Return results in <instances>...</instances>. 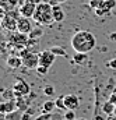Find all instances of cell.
Masks as SVG:
<instances>
[{"mask_svg": "<svg viewBox=\"0 0 116 120\" xmlns=\"http://www.w3.org/2000/svg\"><path fill=\"white\" fill-rule=\"evenodd\" d=\"M97 45L95 36L89 31H78L71 38V48L78 53H89Z\"/></svg>", "mask_w": 116, "mask_h": 120, "instance_id": "1", "label": "cell"}, {"mask_svg": "<svg viewBox=\"0 0 116 120\" xmlns=\"http://www.w3.org/2000/svg\"><path fill=\"white\" fill-rule=\"evenodd\" d=\"M34 21L39 25H50L53 20V6L49 1H43L36 4V10L32 15Z\"/></svg>", "mask_w": 116, "mask_h": 120, "instance_id": "2", "label": "cell"}, {"mask_svg": "<svg viewBox=\"0 0 116 120\" xmlns=\"http://www.w3.org/2000/svg\"><path fill=\"white\" fill-rule=\"evenodd\" d=\"M20 56L23 59V66L29 70H36L39 66V53H34L29 48H24L20 50Z\"/></svg>", "mask_w": 116, "mask_h": 120, "instance_id": "3", "label": "cell"}, {"mask_svg": "<svg viewBox=\"0 0 116 120\" xmlns=\"http://www.w3.org/2000/svg\"><path fill=\"white\" fill-rule=\"evenodd\" d=\"M28 39H29V35H27V34H21V32L15 31V32H10L8 43H10L14 49H20V50H21V49L27 48Z\"/></svg>", "mask_w": 116, "mask_h": 120, "instance_id": "4", "label": "cell"}, {"mask_svg": "<svg viewBox=\"0 0 116 120\" xmlns=\"http://www.w3.org/2000/svg\"><path fill=\"white\" fill-rule=\"evenodd\" d=\"M13 90H14V94H15L17 98H20V96H27V95L31 94L29 84L25 80H23V78H17V81H15L14 85H13Z\"/></svg>", "mask_w": 116, "mask_h": 120, "instance_id": "5", "label": "cell"}, {"mask_svg": "<svg viewBox=\"0 0 116 120\" xmlns=\"http://www.w3.org/2000/svg\"><path fill=\"white\" fill-rule=\"evenodd\" d=\"M17 22H18V18H15V17L11 15L10 13H4L3 20H1V27H3V30L8 31V32H15V31H17Z\"/></svg>", "mask_w": 116, "mask_h": 120, "instance_id": "6", "label": "cell"}, {"mask_svg": "<svg viewBox=\"0 0 116 120\" xmlns=\"http://www.w3.org/2000/svg\"><path fill=\"white\" fill-rule=\"evenodd\" d=\"M56 55L49 49V50H43V52H41L39 53V66H43V67H50L53 63H55V60H56Z\"/></svg>", "mask_w": 116, "mask_h": 120, "instance_id": "7", "label": "cell"}, {"mask_svg": "<svg viewBox=\"0 0 116 120\" xmlns=\"http://www.w3.org/2000/svg\"><path fill=\"white\" fill-rule=\"evenodd\" d=\"M32 22H31V20H29L28 17H20L18 18V22H17V31L18 32H21V34H27L29 35L31 32H32Z\"/></svg>", "mask_w": 116, "mask_h": 120, "instance_id": "8", "label": "cell"}, {"mask_svg": "<svg viewBox=\"0 0 116 120\" xmlns=\"http://www.w3.org/2000/svg\"><path fill=\"white\" fill-rule=\"evenodd\" d=\"M35 10H36V3L29 1V0H27V1H25L23 6H20V8H18L20 14H21L23 17H28V18H32Z\"/></svg>", "mask_w": 116, "mask_h": 120, "instance_id": "9", "label": "cell"}, {"mask_svg": "<svg viewBox=\"0 0 116 120\" xmlns=\"http://www.w3.org/2000/svg\"><path fill=\"white\" fill-rule=\"evenodd\" d=\"M18 110V103H17V98L15 99H10V101H4L0 103V113H13Z\"/></svg>", "mask_w": 116, "mask_h": 120, "instance_id": "10", "label": "cell"}, {"mask_svg": "<svg viewBox=\"0 0 116 120\" xmlns=\"http://www.w3.org/2000/svg\"><path fill=\"white\" fill-rule=\"evenodd\" d=\"M115 6H116V0H104L102 4H101V7L97 8V10H94V11H95V14H97L98 17H102V15L108 14Z\"/></svg>", "mask_w": 116, "mask_h": 120, "instance_id": "11", "label": "cell"}, {"mask_svg": "<svg viewBox=\"0 0 116 120\" xmlns=\"http://www.w3.org/2000/svg\"><path fill=\"white\" fill-rule=\"evenodd\" d=\"M64 103H66V109L67 110H76L80 106V99H78L77 95L69 94V95H64Z\"/></svg>", "mask_w": 116, "mask_h": 120, "instance_id": "12", "label": "cell"}, {"mask_svg": "<svg viewBox=\"0 0 116 120\" xmlns=\"http://www.w3.org/2000/svg\"><path fill=\"white\" fill-rule=\"evenodd\" d=\"M6 63H7V66H8L10 68L17 70V68H20V67L23 66V59H21V56L10 55V56L7 57V60H6Z\"/></svg>", "mask_w": 116, "mask_h": 120, "instance_id": "13", "label": "cell"}, {"mask_svg": "<svg viewBox=\"0 0 116 120\" xmlns=\"http://www.w3.org/2000/svg\"><path fill=\"white\" fill-rule=\"evenodd\" d=\"M64 17H66V14H64L63 8L59 4L53 6V20H55V22H62L64 20Z\"/></svg>", "mask_w": 116, "mask_h": 120, "instance_id": "14", "label": "cell"}, {"mask_svg": "<svg viewBox=\"0 0 116 120\" xmlns=\"http://www.w3.org/2000/svg\"><path fill=\"white\" fill-rule=\"evenodd\" d=\"M18 1H20V0H1L0 3H1L3 11H4V13H8V11H11V10L15 8V6L18 4Z\"/></svg>", "mask_w": 116, "mask_h": 120, "instance_id": "15", "label": "cell"}, {"mask_svg": "<svg viewBox=\"0 0 116 120\" xmlns=\"http://www.w3.org/2000/svg\"><path fill=\"white\" fill-rule=\"evenodd\" d=\"M17 103H18V110L21 112H27L29 108V99H27L25 96H20L17 98Z\"/></svg>", "mask_w": 116, "mask_h": 120, "instance_id": "16", "label": "cell"}, {"mask_svg": "<svg viewBox=\"0 0 116 120\" xmlns=\"http://www.w3.org/2000/svg\"><path fill=\"white\" fill-rule=\"evenodd\" d=\"M115 108H116V105H113L111 101H106V102L102 105V112L106 113L108 116H112L113 112H115Z\"/></svg>", "mask_w": 116, "mask_h": 120, "instance_id": "17", "label": "cell"}, {"mask_svg": "<svg viewBox=\"0 0 116 120\" xmlns=\"http://www.w3.org/2000/svg\"><path fill=\"white\" fill-rule=\"evenodd\" d=\"M55 108H56V102H55V101H46V102H43V105H42V112H45V113H52Z\"/></svg>", "mask_w": 116, "mask_h": 120, "instance_id": "18", "label": "cell"}, {"mask_svg": "<svg viewBox=\"0 0 116 120\" xmlns=\"http://www.w3.org/2000/svg\"><path fill=\"white\" fill-rule=\"evenodd\" d=\"M1 98H3L4 101L15 99L17 96H15V94H14V90H13V87H11V88H8V90H1Z\"/></svg>", "mask_w": 116, "mask_h": 120, "instance_id": "19", "label": "cell"}, {"mask_svg": "<svg viewBox=\"0 0 116 120\" xmlns=\"http://www.w3.org/2000/svg\"><path fill=\"white\" fill-rule=\"evenodd\" d=\"M87 55L88 53H78V52H76L74 57H73V61L77 63V64H84L87 61Z\"/></svg>", "mask_w": 116, "mask_h": 120, "instance_id": "20", "label": "cell"}, {"mask_svg": "<svg viewBox=\"0 0 116 120\" xmlns=\"http://www.w3.org/2000/svg\"><path fill=\"white\" fill-rule=\"evenodd\" d=\"M50 50H52L58 57H67V52L64 50V48H63V46H53Z\"/></svg>", "mask_w": 116, "mask_h": 120, "instance_id": "21", "label": "cell"}, {"mask_svg": "<svg viewBox=\"0 0 116 120\" xmlns=\"http://www.w3.org/2000/svg\"><path fill=\"white\" fill-rule=\"evenodd\" d=\"M21 116H23V112L21 110H15L13 113H7L4 120H21Z\"/></svg>", "mask_w": 116, "mask_h": 120, "instance_id": "22", "label": "cell"}, {"mask_svg": "<svg viewBox=\"0 0 116 120\" xmlns=\"http://www.w3.org/2000/svg\"><path fill=\"white\" fill-rule=\"evenodd\" d=\"M55 102H56V108L58 109H60V110H67L66 109V103H64V96H59Z\"/></svg>", "mask_w": 116, "mask_h": 120, "instance_id": "23", "label": "cell"}, {"mask_svg": "<svg viewBox=\"0 0 116 120\" xmlns=\"http://www.w3.org/2000/svg\"><path fill=\"white\" fill-rule=\"evenodd\" d=\"M102 1H104V0H89V7H91L92 10H97V8L101 7Z\"/></svg>", "mask_w": 116, "mask_h": 120, "instance_id": "24", "label": "cell"}, {"mask_svg": "<svg viewBox=\"0 0 116 120\" xmlns=\"http://www.w3.org/2000/svg\"><path fill=\"white\" fill-rule=\"evenodd\" d=\"M43 94L48 95V96H52V95H55V88L52 85H45L43 87Z\"/></svg>", "mask_w": 116, "mask_h": 120, "instance_id": "25", "label": "cell"}, {"mask_svg": "<svg viewBox=\"0 0 116 120\" xmlns=\"http://www.w3.org/2000/svg\"><path fill=\"white\" fill-rule=\"evenodd\" d=\"M64 120H76V113H74V110H66V113H64Z\"/></svg>", "mask_w": 116, "mask_h": 120, "instance_id": "26", "label": "cell"}, {"mask_svg": "<svg viewBox=\"0 0 116 120\" xmlns=\"http://www.w3.org/2000/svg\"><path fill=\"white\" fill-rule=\"evenodd\" d=\"M35 71H36L38 74H41V75H46L48 71H49V68H48V67H43V66H38Z\"/></svg>", "mask_w": 116, "mask_h": 120, "instance_id": "27", "label": "cell"}, {"mask_svg": "<svg viewBox=\"0 0 116 120\" xmlns=\"http://www.w3.org/2000/svg\"><path fill=\"white\" fill-rule=\"evenodd\" d=\"M35 120H52V113H45V112H42V115H39Z\"/></svg>", "mask_w": 116, "mask_h": 120, "instance_id": "28", "label": "cell"}, {"mask_svg": "<svg viewBox=\"0 0 116 120\" xmlns=\"http://www.w3.org/2000/svg\"><path fill=\"white\" fill-rule=\"evenodd\" d=\"M42 35V30H32V32L29 34V38H39Z\"/></svg>", "mask_w": 116, "mask_h": 120, "instance_id": "29", "label": "cell"}, {"mask_svg": "<svg viewBox=\"0 0 116 120\" xmlns=\"http://www.w3.org/2000/svg\"><path fill=\"white\" fill-rule=\"evenodd\" d=\"M106 66H108V67H111V68H113V70H116V59H112V60H109Z\"/></svg>", "mask_w": 116, "mask_h": 120, "instance_id": "30", "label": "cell"}, {"mask_svg": "<svg viewBox=\"0 0 116 120\" xmlns=\"http://www.w3.org/2000/svg\"><path fill=\"white\" fill-rule=\"evenodd\" d=\"M21 120H31V113H28V112H23Z\"/></svg>", "mask_w": 116, "mask_h": 120, "instance_id": "31", "label": "cell"}, {"mask_svg": "<svg viewBox=\"0 0 116 120\" xmlns=\"http://www.w3.org/2000/svg\"><path fill=\"white\" fill-rule=\"evenodd\" d=\"M64 1H67V0H49V3H50L52 6H56V4H62V3H64Z\"/></svg>", "mask_w": 116, "mask_h": 120, "instance_id": "32", "label": "cell"}, {"mask_svg": "<svg viewBox=\"0 0 116 120\" xmlns=\"http://www.w3.org/2000/svg\"><path fill=\"white\" fill-rule=\"evenodd\" d=\"M109 101H111L113 105H116V91H115V92H112V95L109 96Z\"/></svg>", "mask_w": 116, "mask_h": 120, "instance_id": "33", "label": "cell"}, {"mask_svg": "<svg viewBox=\"0 0 116 120\" xmlns=\"http://www.w3.org/2000/svg\"><path fill=\"white\" fill-rule=\"evenodd\" d=\"M109 39L116 42V32H113V34H111V35H109Z\"/></svg>", "mask_w": 116, "mask_h": 120, "instance_id": "34", "label": "cell"}, {"mask_svg": "<svg viewBox=\"0 0 116 120\" xmlns=\"http://www.w3.org/2000/svg\"><path fill=\"white\" fill-rule=\"evenodd\" d=\"M29 1H34V3L39 4V3H43V1H49V0H29Z\"/></svg>", "mask_w": 116, "mask_h": 120, "instance_id": "35", "label": "cell"}, {"mask_svg": "<svg viewBox=\"0 0 116 120\" xmlns=\"http://www.w3.org/2000/svg\"><path fill=\"white\" fill-rule=\"evenodd\" d=\"M106 120H116V116H113V115H112V116H109Z\"/></svg>", "mask_w": 116, "mask_h": 120, "instance_id": "36", "label": "cell"}, {"mask_svg": "<svg viewBox=\"0 0 116 120\" xmlns=\"http://www.w3.org/2000/svg\"><path fill=\"white\" fill-rule=\"evenodd\" d=\"M113 116H116V108H115V112H113Z\"/></svg>", "mask_w": 116, "mask_h": 120, "instance_id": "37", "label": "cell"}, {"mask_svg": "<svg viewBox=\"0 0 116 120\" xmlns=\"http://www.w3.org/2000/svg\"><path fill=\"white\" fill-rule=\"evenodd\" d=\"M76 120H87V119H76Z\"/></svg>", "mask_w": 116, "mask_h": 120, "instance_id": "38", "label": "cell"}]
</instances>
